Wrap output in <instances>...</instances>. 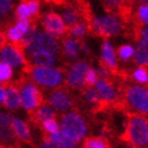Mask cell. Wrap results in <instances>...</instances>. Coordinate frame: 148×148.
<instances>
[{"label":"cell","mask_w":148,"mask_h":148,"mask_svg":"<svg viewBox=\"0 0 148 148\" xmlns=\"http://www.w3.org/2000/svg\"><path fill=\"white\" fill-rule=\"evenodd\" d=\"M62 19L64 22V24L66 25V28H70L71 25L76 24L77 22L82 21V14H81V12L78 11V9L76 6L73 5H62Z\"/></svg>","instance_id":"obj_16"},{"label":"cell","mask_w":148,"mask_h":148,"mask_svg":"<svg viewBox=\"0 0 148 148\" xmlns=\"http://www.w3.org/2000/svg\"><path fill=\"white\" fill-rule=\"evenodd\" d=\"M94 86H95L94 89L99 94L103 106L110 105V103H113V102L116 103L117 92H116V88L112 83V81L110 78H99Z\"/></svg>","instance_id":"obj_11"},{"label":"cell","mask_w":148,"mask_h":148,"mask_svg":"<svg viewBox=\"0 0 148 148\" xmlns=\"http://www.w3.org/2000/svg\"><path fill=\"white\" fill-rule=\"evenodd\" d=\"M49 138L53 141L59 148H77V142L68 137L63 131H56L53 134H49Z\"/></svg>","instance_id":"obj_22"},{"label":"cell","mask_w":148,"mask_h":148,"mask_svg":"<svg viewBox=\"0 0 148 148\" xmlns=\"http://www.w3.org/2000/svg\"><path fill=\"white\" fill-rule=\"evenodd\" d=\"M19 89L21 106L28 112H33L43 102V97L35 83L27 78H22L16 83Z\"/></svg>","instance_id":"obj_5"},{"label":"cell","mask_w":148,"mask_h":148,"mask_svg":"<svg viewBox=\"0 0 148 148\" xmlns=\"http://www.w3.org/2000/svg\"><path fill=\"white\" fill-rule=\"evenodd\" d=\"M34 82L46 88H54L63 83L64 73L62 70L56 69L53 66H35L28 64L23 69Z\"/></svg>","instance_id":"obj_2"},{"label":"cell","mask_w":148,"mask_h":148,"mask_svg":"<svg viewBox=\"0 0 148 148\" xmlns=\"http://www.w3.org/2000/svg\"><path fill=\"white\" fill-rule=\"evenodd\" d=\"M136 34H137L138 36H141V39L148 41V24L138 25V27L136 28Z\"/></svg>","instance_id":"obj_38"},{"label":"cell","mask_w":148,"mask_h":148,"mask_svg":"<svg viewBox=\"0 0 148 148\" xmlns=\"http://www.w3.org/2000/svg\"><path fill=\"white\" fill-rule=\"evenodd\" d=\"M79 51H81L79 42L76 39L65 38L63 40V53L68 59H72V60L77 59L79 56Z\"/></svg>","instance_id":"obj_21"},{"label":"cell","mask_w":148,"mask_h":148,"mask_svg":"<svg viewBox=\"0 0 148 148\" xmlns=\"http://www.w3.org/2000/svg\"><path fill=\"white\" fill-rule=\"evenodd\" d=\"M47 103L57 112H66L73 106V99L71 95L63 88H57L53 92H51Z\"/></svg>","instance_id":"obj_10"},{"label":"cell","mask_w":148,"mask_h":148,"mask_svg":"<svg viewBox=\"0 0 148 148\" xmlns=\"http://www.w3.org/2000/svg\"><path fill=\"white\" fill-rule=\"evenodd\" d=\"M12 117L7 113L0 112V127H11Z\"/></svg>","instance_id":"obj_37"},{"label":"cell","mask_w":148,"mask_h":148,"mask_svg":"<svg viewBox=\"0 0 148 148\" xmlns=\"http://www.w3.org/2000/svg\"><path fill=\"white\" fill-rule=\"evenodd\" d=\"M88 33H89V25H88V22L84 19L77 22L76 24H73L69 28V34L73 39H82Z\"/></svg>","instance_id":"obj_26"},{"label":"cell","mask_w":148,"mask_h":148,"mask_svg":"<svg viewBox=\"0 0 148 148\" xmlns=\"http://www.w3.org/2000/svg\"><path fill=\"white\" fill-rule=\"evenodd\" d=\"M1 146H3V145H0V148H1Z\"/></svg>","instance_id":"obj_44"},{"label":"cell","mask_w":148,"mask_h":148,"mask_svg":"<svg viewBox=\"0 0 148 148\" xmlns=\"http://www.w3.org/2000/svg\"><path fill=\"white\" fill-rule=\"evenodd\" d=\"M124 101L141 114H148V87L130 84L124 90Z\"/></svg>","instance_id":"obj_6"},{"label":"cell","mask_w":148,"mask_h":148,"mask_svg":"<svg viewBox=\"0 0 148 148\" xmlns=\"http://www.w3.org/2000/svg\"><path fill=\"white\" fill-rule=\"evenodd\" d=\"M82 98L83 100L89 103V105H93L94 107L97 108H101L103 107V103L101 102V99L99 97V94L97 93V90L92 87H87L86 89L82 92Z\"/></svg>","instance_id":"obj_24"},{"label":"cell","mask_w":148,"mask_h":148,"mask_svg":"<svg viewBox=\"0 0 148 148\" xmlns=\"http://www.w3.org/2000/svg\"><path fill=\"white\" fill-rule=\"evenodd\" d=\"M16 16H17L18 19H29L32 17V12H30V9H29V5H28L27 0L21 1V4L17 6Z\"/></svg>","instance_id":"obj_29"},{"label":"cell","mask_w":148,"mask_h":148,"mask_svg":"<svg viewBox=\"0 0 148 148\" xmlns=\"http://www.w3.org/2000/svg\"><path fill=\"white\" fill-rule=\"evenodd\" d=\"M134 56V48L130 45H122L118 47V57H119L123 62H127Z\"/></svg>","instance_id":"obj_31"},{"label":"cell","mask_w":148,"mask_h":148,"mask_svg":"<svg viewBox=\"0 0 148 148\" xmlns=\"http://www.w3.org/2000/svg\"><path fill=\"white\" fill-rule=\"evenodd\" d=\"M36 49H45L53 54H57L60 51V46H59V42L54 35H52L47 32H40L36 34L32 43H29L23 51L27 54H30Z\"/></svg>","instance_id":"obj_7"},{"label":"cell","mask_w":148,"mask_h":148,"mask_svg":"<svg viewBox=\"0 0 148 148\" xmlns=\"http://www.w3.org/2000/svg\"><path fill=\"white\" fill-rule=\"evenodd\" d=\"M30 25L32 24H30V21L29 19H18L16 22V24L10 27L6 30V33H5L6 39L11 43L19 45L22 38L25 35V33L28 32V29L30 28Z\"/></svg>","instance_id":"obj_13"},{"label":"cell","mask_w":148,"mask_h":148,"mask_svg":"<svg viewBox=\"0 0 148 148\" xmlns=\"http://www.w3.org/2000/svg\"><path fill=\"white\" fill-rule=\"evenodd\" d=\"M134 62L138 66L148 65V41L140 39L136 43V48L134 49Z\"/></svg>","instance_id":"obj_20"},{"label":"cell","mask_w":148,"mask_h":148,"mask_svg":"<svg viewBox=\"0 0 148 148\" xmlns=\"http://www.w3.org/2000/svg\"><path fill=\"white\" fill-rule=\"evenodd\" d=\"M42 25L45 30L52 35L63 36L66 33V25L62 19V16L57 12H47L42 18Z\"/></svg>","instance_id":"obj_12"},{"label":"cell","mask_w":148,"mask_h":148,"mask_svg":"<svg viewBox=\"0 0 148 148\" xmlns=\"http://www.w3.org/2000/svg\"><path fill=\"white\" fill-rule=\"evenodd\" d=\"M60 128L64 134L75 142L81 141L87 134V123L77 111H70L62 116Z\"/></svg>","instance_id":"obj_4"},{"label":"cell","mask_w":148,"mask_h":148,"mask_svg":"<svg viewBox=\"0 0 148 148\" xmlns=\"http://www.w3.org/2000/svg\"><path fill=\"white\" fill-rule=\"evenodd\" d=\"M0 145H3L4 147H12L17 145V137L12 128L0 127Z\"/></svg>","instance_id":"obj_23"},{"label":"cell","mask_w":148,"mask_h":148,"mask_svg":"<svg viewBox=\"0 0 148 148\" xmlns=\"http://www.w3.org/2000/svg\"><path fill=\"white\" fill-rule=\"evenodd\" d=\"M100 1L111 13H118L123 5V0H100Z\"/></svg>","instance_id":"obj_30"},{"label":"cell","mask_w":148,"mask_h":148,"mask_svg":"<svg viewBox=\"0 0 148 148\" xmlns=\"http://www.w3.org/2000/svg\"><path fill=\"white\" fill-rule=\"evenodd\" d=\"M100 64L106 66L112 73H118V65H117V60H116L114 49H113L112 45H111L107 40L103 41L102 46H101Z\"/></svg>","instance_id":"obj_14"},{"label":"cell","mask_w":148,"mask_h":148,"mask_svg":"<svg viewBox=\"0 0 148 148\" xmlns=\"http://www.w3.org/2000/svg\"><path fill=\"white\" fill-rule=\"evenodd\" d=\"M136 17L141 23L148 24V4H142L137 7Z\"/></svg>","instance_id":"obj_33"},{"label":"cell","mask_w":148,"mask_h":148,"mask_svg":"<svg viewBox=\"0 0 148 148\" xmlns=\"http://www.w3.org/2000/svg\"><path fill=\"white\" fill-rule=\"evenodd\" d=\"M1 148H6V147H4V146H1Z\"/></svg>","instance_id":"obj_43"},{"label":"cell","mask_w":148,"mask_h":148,"mask_svg":"<svg viewBox=\"0 0 148 148\" xmlns=\"http://www.w3.org/2000/svg\"><path fill=\"white\" fill-rule=\"evenodd\" d=\"M30 118L33 119V122L41 125V123L45 122L46 119L56 118V112L47 102H42L38 108H35L33 112H30Z\"/></svg>","instance_id":"obj_18"},{"label":"cell","mask_w":148,"mask_h":148,"mask_svg":"<svg viewBox=\"0 0 148 148\" xmlns=\"http://www.w3.org/2000/svg\"><path fill=\"white\" fill-rule=\"evenodd\" d=\"M124 142L135 148L148 147V119L141 113H131L128 117V123L124 134L122 135Z\"/></svg>","instance_id":"obj_1"},{"label":"cell","mask_w":148,"mask_h":148,"mask_svg":"<svg viewBox=\"0 0 148 148\" xmlns=\"http://www.w3.org/2000/svg\"><path fill=\"white\" fill-rule=\"evenodd\" d=\"M141 4H148V0H138Z\"/></svg>","instance_id":"obj_42"},{"label":"cell","mask_w":148,"mask_h":148,"mask_svg":"<svg viewBox=\"0 0 148 148\" xmlns=\"http://www.w3.org/2000/svg\"><path fill=\"white\" fill-rule=\"evenodd\" d=\"M5 92H6V89H5V87L3 86V84H0V105L4 102V98H5Z\"/></svg>","instance_id":"obj_40"},{"label":"cell","mask_w":148,"mask_h":148,"mask_svg":"<svg viewBox=\"0 0 148 148\" xmlns=\"http://www.w3.org/2000/svg\"><path fill=\"white\" fill-rule=\"evenodd\" d=\"M121 148H135V147H132L131 145H129V143H127V142H124V145H123Z\"/></svg>","instance_id":"obj_41"},{"label":"cell","mask_w":148,"mask_h":148,"mask_svg":"<svg viewBox=\"0 0 148 148\" xmlns=\"http://www.w3.org/2000/svg\"><path fill=\"white\" fill-rule=\"evenodd\" d=\"M11 128H12V130L14 132V135H16V137L18 140H21L22 142L29 143L32 141L30 129H29V125L24 121L19 119V118H12Z\"/></svg>","instance_id":"obj_17"},{"label":"cell","mask_w":148,"mask_h":148,"mask_svg":"<svg viewBox=\"0 0 148 148\" xmlns=\"http://www.w3.org/2000/svg\"><path fill=\"white\" fill-rule=\"evenodd\" d=\"M0 60L10 64L12 68H25L28 65L24 51L14 43H5L0 47ZM22 69V70H23Z\"/></svg>","instance_id":"obj_8"},{"label":"cell","mask_w":148,"mask_h":148,"mask_svg":"<svg viewBox=\"0 0 148 148\" xmlns=\"http://www.w3.org/2000/svg\"><path fill=\"white\" fill-rule=\"evenodd\" d=\"M13 70L10 64L0 60V84H5L12 78Z\"/></svg>","instance_id":"obj_27"},{"label":"cell","mask_w":148,"mask_h":148,"mask_svg":"<svg viewBox=\"0 0 148 148\" xmlns=\"http://www.w3.org/2000/svg\"><path fill=\"white\" fill-rule=\"evenodd\" d=\"M3 103L7 110H17L21 106V95L16 84H12L6 89Z\"/></svg>","instance_id":"obj_19"},{"label":"cell","mask_w":148,"mask_h":148,"mask_svg":"<svg viewBox=\"0 0 148 148\" xmlns=\"http://www.w3.org/2000/svg\"><path fill=\"white\" fill-rule=\"evenodd\" d=\"M90 66L87 62L79 60L73 63L66 75V86L72 88V89H82L86 86V75Z\"/></svg>","instance_id":"obj_9"},{"label":"cell","mask_w":148,"mask_h":148,"mask_svg":"<svg viewBox=\"0 0 148 148\" xmlns=\"http://www.w3.org/2000/svg\"><path fill=\"white\" fill-rule=\"evenodd\" d=\"M97 72H98V76H99V78H110V76H111V72L106 66H103L102 64H100L99 66H98V69H97Z\"/></svg>","instance_id":"obj_36"},{"label":"cell","mask_w":148,"mask_h":148,"mask_svg":"<svg viewBox=\"0 0 148 148\" xmlns=\"http://www.w3.org/2000/svg\"><path fill=\"white\" fill-rule=\"evenodd\" d=\"M42 129L45 130L47 134H53V132L59 130V124L56 121V118H49V119H46L45 122L41 123Z\"/></svg>","instance_id":"obj_32"},{"label":"cell","mask_w":148,"mask_h":148,"mask_svg":"<svg viewBox=\"0 0 148 148\" xmlns=\"http://www.w3.org/2000/svg\"><path fill=\"white\" fill-rule=\"evenodd\" d=\"M99 79V76H98V72L95 69L93 68H89L87 71V75H86V86L87 87H92L97 83V81Z\"/></svg>","instance_id":"obj_34"},{"label":"cell","mask_w":148,"mask_h":148,"mask_svg":"<svg viewBox=\"0 0 148 148\" xmlns=\"http://www.w3.org/2000/svg\"><path fill=\"white\" fill-rule=\"evenodd\" d=\"M83 148H112L107 137L92 136L87 137L83 142Z\"/></svg>","instance_id":"obj_25"},{"label":"cell","mask_w":148,"mask_h":148,"mask_svg":"<svg viewBox=\"0 0 148 148\" xmlns=\"http://www.w3.org/2000/svg\"><path fill=\"white\" fill-rule=\"evenodd\" d=\"M131 77L136 82L148 86V70L146 69V66H138V68H136L132 71Z\"/></svg>","instance_id":"obj_28"},{"label":"cell","mask_w":148,"mask_h":148,"mask_svg":"<svg viewBox=\"0 0 148 148\" xmlns=\"http://www.w3.org/2000/svg\"><path fill=\"white\" fill-rule=\"evenodd\" d=\"M13 6V0H0V18L5 17Z\"/></svg>","instance_id":"obj_35"},{"label":"cell","mask_w":148,"mask_h":148,"mask_svg":"<svg viewBox=\"0 0 148 148\" xmlns=\"http://www.w3.org/2000/svg\"><path fill=\"white\" fill-rule=\"evenodd\" d=\"M29 56L32 65L35 66H54L57 64L56 56L45 49H36Z\"/></svg>","instance_id":"obj_15"},{"label":"cell","mask_w":148,"mask_h":148,"mask_svg":"<svg viewBox=\"0 0 148 148\" xmlns=\"http://www.w3.org/2000/svg\"><path fill=\"white\" fill-rule=\"evenodd\" d=\"M40 148H59L49 137H43L40 143Z\"/></svg>","instance_id":"obj_39"},{"label":"cell","mask_w":148,"mask_h":148,"mask_svg":"<svg viewBox=\"0 0 148 148\" xmlns=\"http://www.w3.org/2000/svg\"><path fill=\"white\" fill-rule=\"evenodd\" d=\"M89 33L100 36L103 40H107L111 36H114L122 32V22L113 13L106 14L102 17H92L88 22Z\"/></svg>","instance_id":"obj_3"}]
</instances>
